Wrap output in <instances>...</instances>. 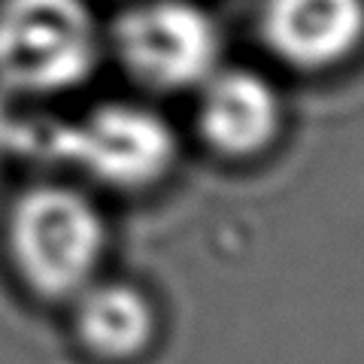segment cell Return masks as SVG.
Listing matches in <instances>:
<instances>
[{"mask_svg":"<svg viewBox=\"0 0 364 364\" xmlns=\"http://www.w3.org/2000/svg\"><path fill=\"white\" fill-rule=\"evenodd\" d=\"M116 49L140 82L182 91L219 70L222 37L215 21L188 0H143L116 21Z\"/></svg>","mask_w":364,"mask_h":364,"instance_id":"277c9868","label":"cell"},{"mask_svg":"<svg viewBox=\"0 0 364 364\" xmlns=\"http://www.w3.org/2000/svg\"><path fill=\"white\" fill-rule=\"evenodd\" d=\"M279 119L277 91L252 70H215L203 82L198 122L215 152L231 158L261 152L277 136Z\"/></svg>","mask_w":364,"mask_h":364,"instance_id":"8992f818","label":"cell"},{"mask_svg":"<svg viewBox=\"0 0 364 364\" xmlns=\"http://www.w3.org/2000/svg\"><path fill=\"white\" fill-rule=\"evenodd\" d=\"M76 298V328L91 352L122 361L149 346L155 316L134 286L88 282Z\"/></svg>","mask_w":364,"mask_h":364,"instance_id":"52a82bcc","label":"cell"},{"mask_svg":"<svg viewBox=\"0 0 364 364\" xmlns=\"http://www.w3.org/2000/svg\"><path fill=\"white\" fill-rule=\"evenodd\" d=\"M33 149L112 188H146L176 158V136L158 112L136 104H107L37 134Z\"/></svg>","mask_w":364,"mask_h":364,"instance_id":"3957f363","label":"cell"},{"mask_svg":"<svg viewBox=\"0 0 364 364\" xmlns=\"http://www.w3.org/2000/svg\"><path fill=\"white\" fill-rule=\"evenodd\" d=\"M261 33L286 64L325 70L364 40V0H267Z\"/></svg>","mask_w":364,"mask_h":364,"instance_id":"5b68a950","label":"cell"},{"mask_svg":"<svg viewBox=\"0 0 364 364\" xmlns=\"http://www.w3.org/2000/svg\"><path fill=\"white\" fill-rule=\"evenodd\" d=\"M104 243L107 231L95 203L64 186L28 188L9 215L13 261L46 298H76L95 277Z\"/></svg>","mask_w":364,"mask_h":364,"instance_id":"6da1fadb","label":"cell"},{"mask_svg":"<svg viewBox=\"0 0 364 364\" xmlns=\"http://www.w3.org/2000/svg\"><path fill=\"white\" fill-rule=\"evenodd\" d=\"M100 55L85 0H0V85L58 95L82 85Z\"/></svg>","mask_w":364,"mask_h":364,"instance_id":"7a4b0ae2","label":"cell"},{"mask_svg":"<svg viewBox=\"0 0 364 364\" xmlns=\"http://www.w3.org/2000/svg\"><path fill=\"white\" fill-rule=\"evenodd\" d=\"M33 140H37V131H31L16 116V109L9 107V100L0 91V161H6V158H13L25 149H33Z\"/></svg>","mask_w":364,"mask_h":364,"instance_id":"ba28073f","label":"cell"}]
</instances>
